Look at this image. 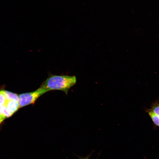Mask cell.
<instances>
[{
	"mask_svg": "<svg viewBox=\"0 0 159 159\" xmlns=\"http://www.w3.org/2000/svg\"><path fill=\"white\" fill-rule=\"evenodd\" d=\"M19 108L17 94L0 90V127L5 120L11 117Z\"/></svg>",
	"mask_w": 159,
	"mask_h": 159,
	"instance_id": "1",
	"label": "cell"
},
{
	"mask_svg": "<svg viewBox=\"0 0 159 159\" xmlns=\"http://www.w3.org/2000/svg\"><path fill=\"white\" fill-rule=\"evenodd\" d=\"M76 82L75 76L52 75L42 83L40 87L47 90H58L64 92L66 95L69 88Z\"/></svg>",
	"mask_w": 159,
	"mask_h": 159,
	"instance_id": "2",
	"label": "cell"
},
{
	"mask_svg": "<svg viewBox=\"0 0 159 159\" xmlns=\"http://www.w3.org/2000/svg\"><path fill=\"white\" fill-rule=\"evenodd\" d=\"M47 90L40 87L32 92L22 93L18 95L19 108L34 103L37 99L47 92Z\"/></svg>",
	"mask_w": 159,
	"mask_h": 159,
	"instance_id": "3",
	"label": "cell"
},
{
	"mask_svg": "<svg viewBox=\"0 0 159 159\" xmlns=\"http://www.w3.org/2000/svg\"><path fill=\"white\" fill-rule=\"evenodd\" d=\"M146 112L148 113L154 123L156 126L159 127V116L155 114L150 109L147 110Z\"/></svg>",
	"mask_w": 159,
	"mask_h": 159,
	"instance_id": "4",
	"label": "cell"
},
{
	"mask_svg": "<svg viewBox=\"0 0 159 159\" xmlns=\"http://www.w3.org/2000/svg\"><path fill=\"white\" fill-rule=\"evenodd\" d=\"M150 110L155 114L159 116V102L158 101L153 103Z\"/></svg>",
	"mask_w": 159,
	"mask_h": 159,
	"instance_id": "5",
	"label": "cell"
},
{
	"mask_svg": "<svg viewBox=\"0 0 159 159\" xmlns=\"http://www.w3.org/2000/svg\"><path fill=\"white\" fill-rule=\"evenodd\" d=\"M92 153L90 154H89L86 157H81L77 155H76V156L78 157L80 159H90V158L91 155Z\"/></svg>",
	"mask_w": 159,
	"mask_h": 159,
	"instance_id": "6",
	"label": "cell"
}]
</instances>
